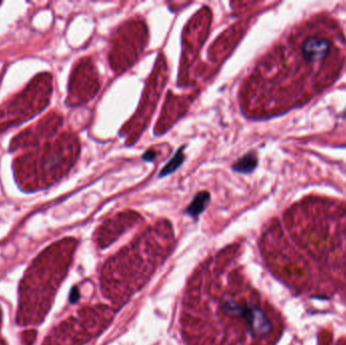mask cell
<instances>
[{
	"instance_id": "3957f363",
	"label": "cell",
	"mask_w": 346,
	"mask_h": 345,
	"mask_svg": "<svg viewBox=\"0 0 346 345\" xmlns=\"http://www.w3.org/2000/svg\"><path fill=\"white\" fill-rule=\"evenodd\" d=\"M73 250L74 242L71 240L47 250L38 258L30 270L28 278L22 283H33V297L36 299L37 295H40L39 297L44 300L45 307L48 310L51 305V298L66 274Z\"/></svg>"
},
{
	"instance_id": "277c9868",
	"label": "cell",
	"mask_w": 346,
	"mask_h": 345,
	"mask_svg": "<svg viewBox=\"0 0 346 345\" xmlns=\"http://www.w3.org/2000/svg\"><path fill=\"white\" fill-rule=\"evenodd\" d=\"M111 319V311L106 306L83 309L75 318L63 322L55 330L49 345H81L102 332Z\"/></svg>"
},
{
	"instance_id": "30bf717a",
	"label": "cell",
	"mask_w": 346,
	"mask_h": 345,
	"mask_svg": "<svg viewBox=\"0 0 346 345\" xmlns=\"http://www.w3.org/2000/svg\"><path fill=\"white\" fill-rule=\"evenodd\" d=\"M36 339V332L35 331H26L23 336V341L25 345H32Z\"/></svg>"
},
{
	"instance_id": "7c38bea8",
	"label": "cell",
	"mask_w": 346,
	"mask_h": 345,
	"mask_svg": "<svg viewBox=\"0 0 346 345\" xmlns=\"http://www.w3.org/2000/svg\"><path fill=\"white\" fill-rule=\"evenodd\" d=\"M344 113H345V114H344V118H346V111H345Z\"/></svg>"
},
{
	"instance_id": "8992f818",
	"label": "cell",
	"mask_w": 346,
	"mask_h": 345,
	"mask_svg": "<svg viewBox=\"0 0 346 345\" xmlns=\"http://www.w3.org/2000/svg\"><path fill=\"white\" fill-rule=\"evenodd\" d=\"M258 165V158L254 151L248 152L232 165V170L237 173L249 174L256 169Z\"/></svg>"
},
{
	"instance_id": "5b68a950",
	"label": "cell",
	"mask_w": 346,
	"mask_h": 345,
	"mask_svg": "<svg viewBox=\"0 0 346 345\" xmlns=\"http://www.w3.org/2000/svg\"><path fill=\"white\" fill-rule=\"evenodd\" d=\"M330 42L318 38L309 37L303 44V55L309 62H319L330 52Z\"/></svg>"
},
{
	"instance_id": "ba28073f",
	"label": "cell",
	"mask_w": 346,
	"mask_h": 345,
	"mask_svg": "<svg viewBox=\"0 0 346 345\" xmlns=\"http://www.w3.org/2000/svg\"><path fill=\"white\" fill-rule=\"evenodd\" d=\"M210 202H211L210 193L200 192L195 196L192 204L187 207L186 213L193 216V217H196V216H198L199 214H201L205 211V209L208 207Z\"/></svg>"
},
{
	"instance_id": "6da1fadb",
	"label": "cell",
	"mask_w": 346,
	"mask_h": 345,
	"mask_svg": "<svg viewBox=\"0 0 346 345\" xmlns=\"http://www.w3.org/2000/svg\"><path fill=\"white\" fill-rule=\"evenodd\" d=\"M238 258V247H229L189 281L180 314L185 345H268L275 323Z\"/></svg>"
},
{
	"instance_id": "8fae6325",
	"label": "cell",
	"mask_w": 346,
	"mask_h": 345,
	"mask_svg": "<svg viewBox=\"0 0 346 345\" xmlns=\"http://www.w3.org/2000/svg\"><path fill=\"white\" fill-rule=\"evenodd\" d=\"M0 345H4V343L1 341V339H0Z\"/></svg>"
},
{
	"instance_id": "9c48e42d",
	"label": "cell",
	"mask_w": 346,
	"mask_h": 345,
	"mask_svg": "<svg viewBox=\"0 0 346 345\" xmlns=\"http://www.w3.org/2000/svg\"><path fill=\"white\" fill-rule=\"evenodd\" d=\"M156 156H157L156 151L154 149H149L143 154L142 159L144 161H147V162H153L156 159Z\"/></svg>"
},
{
	"instance_id": "52a82bcc",
	"label": "cell",
	"mask_w": 346,
	"mask_h": 345,
	"mask_svg": "<svg viewBox=\"0 0 346 345\" xmlns=\"http://www.w3.org/2000/svg\"><path fill=\"white\" fill-rule=\"evenodd\" d=\"M184 150H185V146H182L174 153V155H173V157L168 161V163L162 167L159 174H158V177L163 178L165 176L174 173V172L183 164L185 160Z\"/></svg>"
},
{
	"instance_id": "7a4b0ae2",
	"label": "cell",
	"mask_w": 346,
	"mask_h": 345,
	"mask_svg": "<svg viewBox=\"0 0 346 345\" xmlns=\"http://www.w3.org/2000/svg\"><path fill=\"white\" fill-rule=\"evenodd\" d=\"M157 233L144 236L108 259L102 272L105 297L123 305L146 283L171 250L172 238Z\"/></svg>"
}]
</instances>
